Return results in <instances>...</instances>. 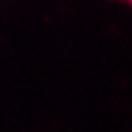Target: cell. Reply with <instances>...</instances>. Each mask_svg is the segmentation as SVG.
I'll return each mask as SVG.
<instances>
[{
    "label": "cell",
    "mask_w": 132,
    "mask_h": 132,
    "mask_svg": "<svg viewBox=\"0 0 132 132\" xmlns=\"http://www.w3.org/2000/svg\"><path fill=\"white\" fill-rule=\"evenodd\" d=\"M130 2H132V0H130Z\"/></svg>",
    "instance_id": "6da1fadb"
}]
</instances>
